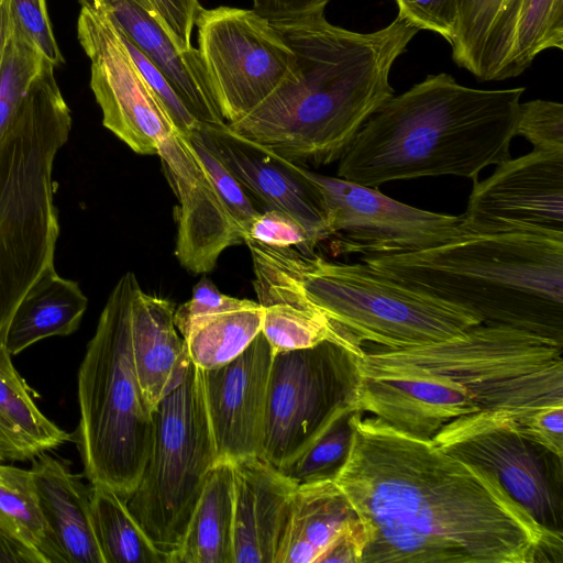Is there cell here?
Masks as SVG:
<instances>
[{
  "mask_svg": "<svg viewBox=\"0 0 563 563\" xmlns=\"http://www.w3.org/2000/svg\"><path fill=\"white\" fill-rule=\"evenodd\" d=\"M563 48V0H522L511 42L508 78L522 74L534 57Z\"/></svg>",
  "mask_w": 563,
  "mask_h": 563,
  "instance_id": "obj_32",
  "label": "cell"
},
{
  "mask_svg": "<svg viewBox=\"0 0 563 563\" xmlns=\"http://www.w3.org/2000/svg\"><path fill=\"white\" fill-rule=\"evenodd\" d=\"M273 356L261 331L238 357L202 371L217 461L261 455Z\"/></svg>",
  "mask_w": 563,
  "mask_h": 563,
  "instance_id": "obj_17",
  "label": "cell"
},
{
  "mask_svg": "<svg viewBox=\"0 0 563 563\" xmlns=\"http://www.w3.org/2000/svg\"><path fill=\"white\" fill-rule=\"evenodd\" d=\"M91 518L104 563H168L112 489L91 485Z\"/></svg>",
  "mask_w": 563,
  "mask_h": 563,
  "instance_id": "obj_30",
  "label": "cell"
},
{
  "mask_svg": "<svg viewBox=\"0 0 563 563\" xmlns=\"http://www.w3.org/2000/svg\"><path fill=\"white\" fill-rule=\"evenodd\" d=\"M1 462V461H0Z\"/></svg>",
  "mask_w": 563,
  "mask_h": 563,
  "instance_id": "obj_48",
  "label": "cell"
},
{
  "mask_svg": "<svg viewBox=\"0 0 563 563\" xmlns=\"http://www.w3.org/2000/svg\"><path fill=\"white\" fill-rule=\"evenodd\" d=\"M360 522L334 481L297 485L275 563H317L341 534Z\"/></svg>",
  "mask_w": 563,
  "mask_h": 563,
  "instance_id": "obj_23",
  "label": "cell"
},
{
  "mask_svg": "<svg viewBox=\"0 0 563 563\" xmlns=\"http://www.w3.org/2000/svg\"><path fill=\"white\" fill-rule=\"evenodd\" d=\"M245 240L275 247L296 246L307 256H312L314 250L302 224L292 216L274 209L264 210L255 218Z\"/></svg>",
  "mask_w": 563,
  "mask_h": 563,
  "instance_id": "obj_37",
  "label": "cell"
},
{
  "mask_svg": "<svg viewBox=\"0 0 563 563\" xmlns=\"http://www.w3.org/2000/svg\"><path fill=\"white\" fill-rule=\"evenodd\" d=\"M154 420L151 454L126 506L170 563L217 462L202 369L191 361L181 383L157 404Z\"/></svg>",
  "mask_w": 563,
  "mask_h": 563,
  "instance_id": "obj_9",
  "label": "cell"
},
{
  "mask_svg": "<svg viewBox=\"0 0 563 563\" xmlns=\"http://www.w3.org/2000/svg\"><path fill=\"white\" fill-rule=\"evenodd\" d=\"M361 261L397 283L471 310L483 322L561 340L563 239L462 233L422 251Z\"/></svg>",
  "mask_w": 563,
  "mask_h": 563,
  "instance_id": "obj_5",
  "label": "cell"
},
{
  "mask_svg": "<svg viewBox=\"0 0 563 563\" xmlns=\"http://www.w3.org/2000/svg\"><path fill=\"white\" fill-rule=\"evenodd\" d=\"M0 563H44V561L0 520Z\"/></svg>",
  "mask_w": 563,
  "mask_h": 563,
  "instance_id": "obj_46",
  "label": "cell"
},
{
  "mask_svg": "<svg viewBox=\"0 0 563 563\" xmlns=\"http://www.w3.org/2000/svg\"><path fill=\"white\" fill-rule=\"evenodd\" d=\"M205 143L264 210H279L296 218L313 247L329 239L327 216L316 186L303 166L233 132L227 123L202 125Z\"/></svg>",
  "mask_w": 563,
  "mask_h": 563,
  "instance_id": "obj_18",
  "label": "cell"
},
{
  "mask_svg": "<svg viewBox=\"0 0 563 563\" xmlns=\"http://www.w3.org/2000/svg\"><path fill=\"white\" fill-rule=\"evenodd\" d=\"M92 1L164 75L186 108L202 125L225 123L198 48L179 49L144 0Z\"/></svg>",
  "mask_w": 563,
  "mask_h": 563,
  "instance_id": "obj_19",
  "label": "cell"
},
{
  "mask_svg": "<svg viewBox=\"0 0 563 563\" xmlns=\"http://www.w3.org/2000/svg\"><path fill=\"white\" fill-rule=\"evenodd\" d=\"M330 0H252L253 10L272 23L323 14Z\"/></svg>",
  "mask_w": 563,
  "mask_h": 563,
  "instance_id": "obj_44",
  "label": "cell"
},
{
  "mask_svg": "<svg viewBox=\"0 0 563 563\" xmlns=\"http://www.w3.org/2000/svg\"><path fill=\"white\" fill-rule=\"evenodd\" d=\"M261 306L262 333L274 354L312 347L323 341H333L356 352L364 351L351 334L331 322L309 302L299 286L290 294L288 300Z\"/></svg>",
  "mask_w": 563,
  "mask_h": 563,
  "instance_id": "obj_29",
  "label": "cell"
},
{
  "mask_svg": "<svg viewBox=\"0 0 563 563\" xmlns=\"http://www.w3.org/2000/svg\"><path fill=\"white\" fill-rule=\"evenodd\" d=\"M175 305L145 292L135 274L130 283V335L143 396L154 411L184 379L190 358L174 323Z\"/></svg>",
  "mask_w": 563,
  "mask_h": 563,
  "instance_id": "obj_21",
  "label": "cell"
},
{
  "mask_svg": "<svg viewBox=\"0 0 563 563\" xmlns=\"http://www.w3.org/2000/svg\"><path fill=\"white\" fill-rule=\"evenodd\" d=\"M188 139L206 167L219 197L245 238L250 225L261 211L255 207L241 184L205 143L200 130L192 132L188 135Z\"/></svg>",
  "mask_w": 563,
  "mask_h": 563,
  "instance_id": "obj_35",
  "label": "cell"
},
{
  "mask_svg": "<svg viewBox=\"0 0 563 563\" xmlns=\"http://www.w3.org/2000/svg\"><path fill=\"white\" fill-rule=\"evenodd\" d=\"M464 233H531L563 239V148H533L473 180Z\"/></svg>",
  "mask_w": 563,
  "mask_h": 563,
  "instance_id": "obj_14",
  "label": "cell"
},
{
  "mask_svg": "<svg viewBox=\"0 0 563 563\" xmlns=\"http://www.w3.org/2000/svg\"><path fill=\"white\" fill-rule=\"evenodd\" d=\"M199 52L225 123H233L298 74L274 24L253 9L200 8Z\"/></svg>",
  "mask_w": 563,
  "mask_h": 563,
  "instance_id": "obj_11",
  "label": "cell"
},
{
  "mask_svg": "<svg viewBox=\"0 0 563 563\" xmlns=\"http://www.w3.org/2000/svg\"><path fill=\"white\" fill-rule=\"evenodd\" d=\"M0 520L44 563H66L42 514L30 470L0 464Z\"/></svg>",
  "mask_w": 563,
  "mask_h": 563,
  "instance_id": "obj_31",
  "label": "cell"
},
{
  "mask_svg": "<svg viewBox=\"0 0 563 563\" xmlns=\"http://www.w3.org/2000/svg\"><path fill=\"white\" fill-rule=\"evenodd\" d=\"M356 408L412 435L515 421L563 402L562 340L482 322L448 340L357 356Z\"/></svg>",
  "mask_w": 563,
  "mask_h": 563,
  "instance_id": "obj_2",
  "label": "cell"
},
{
  "mask_svg": "<svg viewBox=\"0 0 563 563\" xmlns=\"http://www.w3.org/2000/svg\"><path fill=\"white\" fill-rule=\"evenodd\" d=\"M519 431L558 459L563 456V402L542 407L518 426Z\"/></svg>",
  "mask_w": 563,
  "mask_h": 563,
  "instance_id": "obj_43",
  "label": "cell"
},
{
  "mask_svg": "<svg viewBox=\"0 0 563 563\" xmlns=\"http://www.w3.org/2000/svg\"><path fill=\"white\" fill-rule=\"evenodd\" d=\"M349 456L334 482L365 533L361 563H534L562 554L481 465L431 439L355 411ZM553 559V558H552Z\"/></svg>",
  "mask_w": 563,
  "mask_h": 563,
  "instance_id": "obj_1",
  "label": "cell"
},
{
  "mask_svg": "<svg viewBox=\"0 0 563 563\" xmlns=\"http://www.w3.org/2000/svg\"><path fill=\"white\" fill-rule=\"evenodd\" d=\"M398 15L419 30L444 37L451 45L459 20L457 0H395Z\"/></svg>",
  "mask_w": 563,
  "mask_h": 563,
  "instance_id": "obj_40",
  "label": "cell"
},
{
  "mask_svg": "<svg viewBox=\"0 0 563 563\" xmlns=\"http://www.w3.org/2000/svg\"><path fill=\"white\" fill-rule=\"evenodd\" d=\"M273 24L296 56L297 77L227 125L299 165L339 161L394 96L391 66L418 30L400 15L372 33L333 25L324 13Z\"/></svg>",
  "mask_w": 563,
  "mask_h": 563,
  "instance_id": "obj_3",
  "label": "cell"
},
{
  "mask_svg": "<svg viewBox=\"0 0 563 563\" xmlns=\"http://www.w3.org/2000/svg\"><path fill=\"white\" fill-rule=\"evenodd\" d=\"M528 140L533 148H563V106L536 99L519 104L516 136Z\"/></svg>",
  "mask_w": 563,
  "mask_h": 563,
  "instance_id": "obj_36",
  "label": "cell"
},
{
  "mask_svg": "<svg viewBox=\"0 0 563 563\" xmlns=\"http://www.w3.org/2000/svg\"><path fill=\"white\" fill-rule=\"evenodd\" d=\"M45 60L12 16V30L0 68V140Z\"/></svg>",
  "mask_w": 563,
  "mask_h": 563,
  "instance_id": "obj_34",
  "label": "cell"
},
{
  "mask_svg": "<svg viewBox=\"0 0 563 563\" xmlns=\"http://www.w3.org/2000/svg\"><path fill=\"white\" fill-rule=\"evenodd\" d=\"M262 323V306L250 300L243 307L195 319L181 336L191 363L208 371L238 357L261 333Z\"/></svg>",
  "mask_w": 563,
  "mask_h": 563,
  "instance_id": "obj_28",
  "label": "cell"
},
{
  "mask_svg": "<svg viewBox=\"0 0 563 563\" xmlns=\"http://www.w3.org/2000/svg\"><path fill=\"white\" fill-rule=\"evenodd\" d=\"M522 0H457L454 63L479 81L508 79L514 30Z\"/></svg>",
  "mask_w": 563,
  "mask_h": 563,
  "instance_id": "obj_24",
  "label": "cell"
},
{
  "mask_svg": "<svg viewBox=\"0 0 563 563\" xmlns=\"http://www.w3.org/2000/svg\"><path fill=\"white\" fill-rule=\"evenodd\" d=\"M319 191L335 251L363 255L422 251L464 233L460 216L422 210L374 187L302 168Z\"/></svg>",
  "mask_w": 563,
  "mask_h": 563,
  "instance_id": "obj_12",
  "label": "cell"
},
{
  "mask_svg": "<svg viewBox=\"0 0 563 563\" xmlns=\"http://www.w3.org/2000/svg\"><path fill=\"white\" fill-rule=\"evenodd\" d=\"M124 273L101 311L78 372V443L84 474L125 501L151 454L155 420L141 390L131 346L130 283Z\"/></svg>",
  "mask_w": 563,
  "mask_h": 563,
  "instance_id": "obj_7",
  "label": "cell"
},
{
  "mask_svg": "<svg viewBox=\"0 0 563 563\" xmlns=\"http://www.w3.org/2000/svg\"><path fill=\"white\" fill-rule=\"evenodd\" d=\"M14 22L54 66L64 62L49 21L46 0H10Z\"/></svg>",
  "mask_w": 563,
  "mask_h": 563,
  "instance_id": "obj_39",
  "label": "cell"
},
{
  "mask_svg": "<svg viewBox=\"0 0 563 563\" xmlns=\"http://www.w3.org/2000/svg\"><path fill=\"white\" fill-rule=\"evenodd\" d=\"M355 411L349 408L340 412L306 450L279 471L296 485L334 481L349 456Z\"/></svg>",
  "mask_w": 563,
  "mask_h": 563,
  "instance_id": "obj_33",
  "label": "cell"
},
{
  "mask_svg": "<svg viewBox=\"0 0 563 563\" xmlns=\"http://www.w3.org/2000/svg\"><path fill=\"white\" fill-rule=\"evenodd\" d=\"M79 43L90 59V87L102 124L140 155L180 133L165 107L133 63L113 22L92 0H78Z\"/></svg>",
  "mask_w": 563,
  "mask_h": 563,
  "instance_id": "obj_13",
  "label": "cell"
},
{
  "mask_svg": "<svg viewBox=\"0 0 563 563\" xmlns=\"http://www.w3.org/2000/svg\"><path fill=\"white\" fill-rule=\"evenodd\" d=\"M363 352L323 341L312 347L274 354L260 457L280 470L340 412L357 410L356 358Z\"/></svg>",
  "mask_w": 563,
  "mask_h": 563,
  "instance_id": "obj_10",
  "label": "cell"
},
{
  "mask_svg": "<svg viewBox=\"0 0 563 563\" xmlns=\"http://www.w3.org/2000/svg\"><path fill=\"white\" fill-rule=\"evenodd\" d=\"M68 440L37 408L11 354L0 344V461L33 460Z\"/></svg>",
  "mask_w": 563,
  "mask_h": 563,
  "instance_id": "obj_27",
  "label": "cell"
},
{
  "mask_svg": "<svg viewBox=\"0 0 563 563\" xmlns=\"http://www.w3.org/2000/svg\"><path fill=\"white\" fill-rule=\"evenodd\" d=\"M115 29L136 68L156 93L178 131L188 136L200 130L202 124L186 108L164 75L117 26Z\"/></svg>",
  "mask_w": 563,
  "mask_h": 563,
  "instance_id": "obj_38",
  "label": "cell"
},
{
  "mask_svg": "<svg viewBox=\"0 0 563 563\" xmlns=\"http://www.w3.org/2000/svg\"><path fill=\"white\" fill-rule=\"evenodd\" d=\"M432 442L492 472L508 495L544 528L562 532V500L545 459L515 421L476 419Z\"/></svg>",
  "mask_w": 563,
  "mask_h": 563,
  "instance_id": "obj_15",
  "label": "cell"
},
{
  "mask_svg": "<svg viewBox=\"0 0 563 563\" xmlns=\"http://www.w3.org/2000/svg\"><path fill=\"white\" fill-rule=\"evenodd\" d=\"M12 30V12L10 0H0V68L2 66L7 44Z\"/></svg>",
  "mask_w": 563,
  "mask_h": 563,
  "instance_id": "obj_47",
  "label": "cell"
},
{
  "mask_svg": "<svg viewBox=\"0 0 563 563\" xmlns=\"http://www.w3.org/2000/svg\"><path fill=\"white\" fill-rule=\"evenodd\" d=\"M42 514L66 563H104L91 518V487L59 459L42 453L30 468Z\"/></svg>",
  "mask_w": 563,
  "mask_h": 563,
  "instance_id": "obj_22",
  "label": "cell"
},
{
  "mask_svg": "<svg viewBox=\"0 0 563 563\" xmlns=\"http://www.w3.org/2000/svg\"><path fill=\"white\" fill-rule=\"evenodd\" d=\"M54 68L44 62L0 140V344L26 290L54 264L53 166L71 129Z\"/></svg>",
  "mask_w": 563,
  "mask_h": 563,
  "instance_id": "obj_6",
  "label": "cell"
},
{
  "mask_svg": "<svg viewBox=\"0 0 563 563\" xmlns=\"http://www.w3.org/2000/svg\"><path fill=\"white\" fill-rule=\"evenodd\" d=\"M157 155L179 201L176 257L195 274L209 273L227 247L244 243L243 232L188 136L172 134L158 146Z\"/></svg>",
  "mask_w": 563,
  "mask_h": 563,
  "instance_id": "obj_16",
  "label": "cell"
},
{
  "mask_svg": "<svg viewBox=\"0 0 563 563\" xmlns=\"http://www.w3.org/2000/svg\"><path fill=\"white\" fill-rule=\"evenodd\" d=\"M249 302V299H239L222 294L211 279L203 276L194 286L191 298L175 309L174 323L181 334L195 319L240 308Z\"/></svg>",
  "mask_w": 563,
  "mask_h": 563,
  "instance_id": "obj_41",
  "label": "cell"
},
{
  "mask_svg": "<svg viewBox=\"0 0 563 563\" xmlns=\"http://www.w3.org/2000/svg\"><path fill=\"white\" fill-rule=\"evenodd\" d=\"M159 25L181 51H190L191 34L201 8L199 0H144Z\"/></svg>",
  "mask_w": 563,
  "mask_h": 563,
  "instance_id": "obj_42",
  "label": "cell"
},
{
  "mask_svg": "<svg viewBox=\"0 0 563 563\" xmlns=\"http://www.w3.org/2000/svg\"><path fill=\"white\" fill-rule=\"evenodd\" d=\"M234 563H275L296 484L260 456L232 462Z\"/></svg>",
  "mask_w": 563,
  "mask_h": 563,
  "instance_id": "obj_20",
  "label": "cell"
},
{
  "mask_svg": "<svg viewBox=\"0 0 563 563\" xmlns=\"http://www.w3.org/2000/svg\"><path fill=\"white\" fill-rule=\"evenodd\" d=\"M523 91L475 89L449 74L429 75L367 120L339 159L336 177L374 188L427 176L475 180L510 158Z\"/></svg>",
  "mask_w": 563,
  "mask_h": 563,
  "instance_id": "obj_4",
  "label": "cell"
},
{
  "mask_svg": "<svg viewBox=\"0 0 563 563\" xmlns=\"http://www.w3.org/2000/svg\"><path fill=\"white\" fill-rule=\"evenodd\" d=\"M79 285L46 267L18 303L8 325L4 346L11 355L49 338L74 333L87 309Z\"/></svg>",
  "mask_w": 563,
  "mask_h": 563,
  "instance_id": "obj_25",
  "label": "cell"
},
{
  "mask_svg": "<svg viewBox=\"0 0 563 563\" xmlns=\"http://www.w3.org/2000/svg\"><path fill=\"white\" fill-rule=\"evenodd\" d=\"M279 252L307 300L362 346L424 345L483 322L471 310L397 283L362 261L329 262L292 247Z\"/></svg>",
  "mask_w": 563,
  "mask_h": 563,
  "instance_id": "obj_8",
  "label": "cell"
},
{
  "mask_svg": "<svg viewBox=\"0 0 563 563\" xmlns=\"http://www.w3.org/2000/svg\"><path fill=\"white\" fill-rule=\"evenodd\" d=\"M170 563H234L232 462L210 470Z\"/></svg>",
  "mask_w": 563,
  "mask_h": 563,
  "instance_id": "obj_26",
  "label": "cell"
},
{
  "mask_svg": "<svg viewBox=\"0 0 563 563\" xmlns=\"http://www.w3.org/2000/svg\"><path fill=\"white\" fill-rule=\"evenodd\" d=\"M365 545L362 523L341 534L318 559L317 563H361Z\"/></svg>",
  "mask_w": 563,
  "mask_h": 563,
  "instance_id": "obj_45",
  "label": "cell"
}]
</instances>
